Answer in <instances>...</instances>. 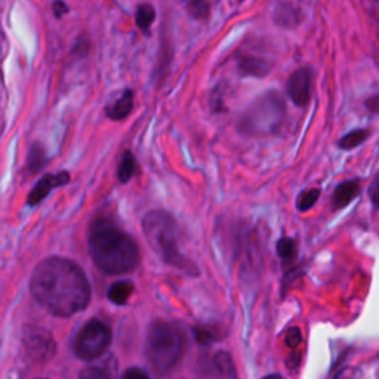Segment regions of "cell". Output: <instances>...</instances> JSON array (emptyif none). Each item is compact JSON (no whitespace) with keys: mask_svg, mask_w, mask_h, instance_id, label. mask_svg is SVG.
Returning a JSON list of instances; mask_svg holds the SVG:
<instances>
[{"mask_svg":"<svg viewBox=\"0 0 379 379\" xmlns=\"http://www.w3.org/2000/svg\"><path fill=\"white\" fill-rule=\"evenodd\" d=\"M320 194L322 192L319 188H310V190H306V192H302L296 199V209L299 212L310 210L315 203H317Z\"/></svg>","mask_w":379,"mask_h":379,"instance_id":"21","label":"cell"},{"mask_svg":"<svg viewBox=\"0 0 379 379\" xmlns=\"http://www.w3.org/2000/svg\"><path fill=\"white\" fill-rule=\"evenodd\" d=\"M79 379H111V373L107 369V366L104 364H94V366H87L85 368Z\"/></svg>","mask_w":379,"mask_h":379,"instance_id":"23","label":"cell"},{"mask_svg":"<svg viewBox=\"0 0 379 379\" xmlns=\"http://www.w3.org/2000/svg\"><path fill=\"white\" fill-rule=\"evenodd\" d=\"M366 107H368L372 113H378V110H379V96L373 95L371 99L366 101Z\"/></svg>","mask_w":379,"mask_h":379,"instance_id":"29","label":"cell"},{"mask_svg":"<svg viewBox=\"0 0 379 379\" xmlns=\"http://www.w3.org/2000/svg\"><path fill=\"white\" fill-rule=\"evenodd\" d=\"M351 372H352V371L345 369V371H343L341 373H338L335 379H352V373H351Z\"/></svg>","mask_w":379,"mask_h":379,"instance_id":"30","label":"cell"},{"mask_svg":"<svg viewBox=\"0 0 379 379\" xmlns=\"http://www.w3.org/2000/svg\"><path fill=\"white\" fill-rule=\"evenodd\" d=\"M185 352V335L181 327L166 320L151 323L145 339V356L159 376L169 375Z\"/></svg>","mask_w":379,"mask_h":379,"instance_id":"4","label":"cell"},{"mask_svg":"<svg viewBox=\"0 0 379 379\" xmlns=\"http://www.w3.org/2000/svg\"><path fill=\"white\" fill-rule=\"evenodd\" d=\"M271 70L270 62L259 57L245 55L238 61V73L243 78H265Z\"/></svg>","mask_w":379,"mask_h":379,"instance_id":"12","label":"cell"},{"mask_svg":"<svg viewBox=\"0 0 379 379\" xmlns=\"http://www.w3.org/2000/svg\"><path fill=\"white\" fill-rule=\"evenodd\" d=\"M141 227L147 243L163 262L192 277L199 276L197 265L180 249L178 222L173 215L166 210H151L143 218Z\"/></svg>","mask_w":379,"mask_h":379,"instance_id":"3","label":"cell"},{"mask_svg":"<svg viewBox=\"0 0 379 379\" xmlns=\"http://www.w3.org/2000/svg\"><path fill=\"white\" fill-rule=\"evenodd\" d=\"M122 379H151V378L140 368H129L123 373Z\"/></svg>","mask_w":379,"mask_h":379,"instance_id":"26","label":"cell"},{"mask_svg":"<svg viewBox=\"0 0 379 379\" xmlns=\"http://www.w3.org/2000/svg\"><path fill=\"white\" fill-rule=\"evenodd\" d=\"M285 339H286V345L289 348H296L301 344V341H302L301 331L298 329V327H292V329L287 331Z\"/></svg>","mask_w":379,"mask_h":379,"instance_id":"25","label":"cell"},{"mask_svg":"<svg viewBox=\"0 0 379 379\" xmlns=\"http://www.w3.org/2000/svg\"><path fill=\"white\" fill-rule=\"evenodd\" d=\"M30 289L36 301L57 317H71L91 301V285L85 271L67 258L42 261L31 276Z\"/></svg>","mask_w":379,"mask_h":379,"instance_id":"1","label":"cell"},{"mask_svg":"<svg viewBox=\"0 0 379 379\" xmlns=\"http://www.w3.org/2000/svg\"><path fill=\"white\" fill-rule=\"evenodd\" d=\"M360 181L359 180H350L341 183L332 196V208L334 210H339L347 208L352 200L360 196Z\"/></svg>","mask_w":379,"mask_h":379,"instance_id":"10","label":"cell"},{"mask_svg":"<svg viewBox=\"0 0 379 379\" xmlns=\"http://www.w3.org/2000/svg\"><path fill=\"white\" fill-rule=\"evenodd\" d=\"M369 135H371L369 129L351 131V132H348L347 135H344L343 138H341L339 143H338V147L341 150H352V148L362 145L366 140H368Z\"/></svg>","mask_w":379,"mask_h":379,"instance_id":"19","label":"cell"},{"mask_svg":"<svg viewBox=\"0 0 379 379\" xmlns=\"http://www.w3.org/2000/svg\"><path fill=\"white\" fill-rule=\"evenodd\" d=\"M210 369L221 379H236V368L229 352H217V355L212 357Z\"/></svg>","mask_w":379,"mask_h":379,"instance_id":"14","label":"cell"},{"mask_svg":"<svg viewBox=\"0 0 379 379\" xmlns=\"http://www.w3.org/2000/svg\"><path fill=\"white\" fill-rule=\"evenodd\" d=\"M134 110V91L126 90L122 95L106 107V116L111 120H124Z\"/></svg>","mask_w":379,"mask_h":379,"instance_id":"13","label":"cell"},{"mask_svg":"<svg viewBox=\"0 0 379 379\" xmlns=\"http://www.w3.org/2000/svg\"><path fill=\"white\" fill-rule=\"evenodd\" d=\"M311 83L313 74L311 70L307 67L298 69L292 73V76H290L286 85V92L295 106L298 107L308 106L311 99Z\"/></svg>","mask_w":379,"mask_h":379,"instance_id":"7","label":"cell"},{"mask_svg":"<svg viewBox=\"0 0 379 379\" xmlns=\"http://www.w3.org/2000/svg\"><path fill=\"white\" fill-rule=\"evenodd\" d=\"M379 180L375 178L369 187V194H371V200H372V205L376 208L378 206V201H379V197H378V193H379Z\"/></svg>","mask_w":379,"mask_h":379,"instance_id":"28","label":"cell"},{"mask_svg":"<svg viewBox=\"0 0 379 379\" xmlns=\"http://www.w3.org/2000/svg\"><path fill=\"white\" fill-rule=\"evenodd\" d=\"M135 172H136L135 156L131 153V151H124L117 166V180L122 184L129 183L134 178Z\"/></svg>","mask_w":379,"mask_h":379,"instance_id":"17","label":"cell"},{"mask_svg":"<svg viewBox=\"0 0 379 379\" xmlns=\"http://www.w3.org/2000/svg\"><path fill=\"white\" fill-rule=\"evenodd\" d=\"M187 12L192 18L205 21L210 14V3L205 2V0H192V2L187 3Z\"/></svg>","mask_w":379,"mask_h":379,"instance_id":"22","label":"cell"},{"mask_svg":"<svg viewBox=\"0 0 379 379\" xmlns=\"http://www.w3.org/2000/svg\"><path fill=\"white\" fill-rule=\"evenodd\" d=\"M70 183V173L69 172H59V173H50L43 176V178L34 185L31 193L27 199V203L30 206H37L50 194L54 188L67 185Z\"/></svg>","mask_w":379,"mask_h":379,"instance_id":"9","label":"cell"},{"mask_svg":"<svg viewBox=\"0 0 379 379\" xmlns=\"http://www.w3.org/2000/svg\"><path fill=\"white\" fill-rule=\"evenodd\" d=\"M25 347L37 360H48L55 355V341L43 329H31L25 335Z\"/></svg>","mask_w":379,"mask_h":379,"instance_id":"8","label":"cell"},{"mask_svg":"<svg viewBox=\"0 0 379 379\" xmlns=\"http://www.w3.org/2000/svg\"><path fill=\"white\" fill-rule=\"evenodd\" d=\"M45 163H46V155H45L43 147L41 144H33L27 157V172L30 175L37 173L45 166Z\"/></svg>","mask_w":379,"mask_h":379,"instance_id":"20","label":"cell"},{"mask_svg":"<svg viewBox=\"0 0 379 379\" xmlns=\"http://www.w3.org/2000/svg\"><path fill=\"white\" fill-rule=\"evenodd\" d=\"M52 10H54V15L57 18H61V17H64L69 14V6L64 3V2H55L52 5Z\"/></svg>","mask_w":379,"mask_h":379,"instance_id":"27","label":"cell"},{"mask_svg":"<svg viewBox=\"0 0 379 379\" xmlns=\"http://www.w3.org/2000/svg\"><path fill=\"white\" fill-rule=\"evenodd\" d=\"M194 336L200 345H209L210 343H213L215 339H217V336H215V332L205 326L194 327Z\"/></svg>","mask_w":379,"mask_h":379,"instance_id":"24","label":"cell"},{"mask_svg":"<svg viewBox=\"0 0 379 379\" xmlns=\"http://www.w3.org/2000/svg\"><path fill=\"white\" fill-rule=\"evenodd\" d=\"M90 254L96 267L110 276L134 271L140 264V246L108 218H98L90 230Z\"/></svg>","mask_w":379,"mask_h":379,"instance_id":"2","label":"cell"},{"mask_svg":"<svg viewBox=\"0 0 379 379\" xmlns=\"http://www.w3.org/2000/svg\"><path fill=\"white\" fill-rule=\"evenodd\" d=\"M135 292V285L131 280H120L113 283L107 292V298L116 306H126Z\"/></svg>","mask_w":379,"mask_h":379,"instance_id":"15","label":"cell"},{"mask_svg":"<svg viewBox=\"0 0 379 379\" xmlns=\"http://www.w3.org/2000/svg\"><path fill=\"white\" fill-rule=\"evenodd\" d=\"M262 379H283V376L277 375V373H273V375H267V376H264Z\"/></svg>","mask_w":379,"mask_h":379,"instance_id":"31","label":"cell"},{"mask_svg":"<svg viewBox=\"0 0 379 379\" xmlns=\"http://www.w3.org/2000/svg\"><path fill=\"white\" fill-rule=\"evenodd\" d=\"M286 117V101L277 91L265 92L243 113L238 131L248 136H269L279 132Z\"/></svg>","mask_w":379,"mask_h":379,"instance_id":"5","label":"cell"},{"mask_svg":"<svg viewBox=\"0 0 379 379\" xmlns=\"http://www.w3.org/2000/svg\"><path fill=\"white\" fill-rule=\"evenodd\" d=\"M277 249V255L280 257L283 264L286 265V269L289 265L295 264L296 257H298V249H296V242L290 237H282L279 242L276 245Z\"/></svg>","mask_w":379,"mask_h":379,"instance_id":"16","label":"cell"},{"mask_svg":"<svg viewBox=\"0 0 379 379\" xmlns=\"http://www.w3.org/2000/svg\"><path fill=\"white\" fill-rule=\"evenodd\" d=\"M156 20V9L148 5V3H143L136 8V14H135V21L138 29L144 33H148L151 29V24L155 22Z\"/></svg>","mask_w":379,"mask_h":379,"instance_id":"18","label":"cell"},{"mask_svg":"<svg viewBox=\"0 0 379 379\" xmlns=\"http://www.w3.org/2000/svg\"><path fill=\"white\" fill-rule=\"evenodd\" d=\"M273 17L277 25L285 29H294L299 25L302 20V12L298 5L290 2H282L277 3L273 12Z\"/></svg>","mask_w":379,"mask_h":379,"instance_id":"11","label":"cell"},{"mask_svg":"<svg viewBox=\"0 0 379 379\" xmlns=\"http://www.w3.org/2000/svg\"><path fill=\"white\" fill-rule=\"evenodd\" d=\"M111 329L104 322L92 319L82 326L74 336L73 351L82 360H95L108 350L111 344Z\"/></svg>","mask_w":379,"mask_h":379,"instance_id":"6","label":"cell"}]
</instances>
